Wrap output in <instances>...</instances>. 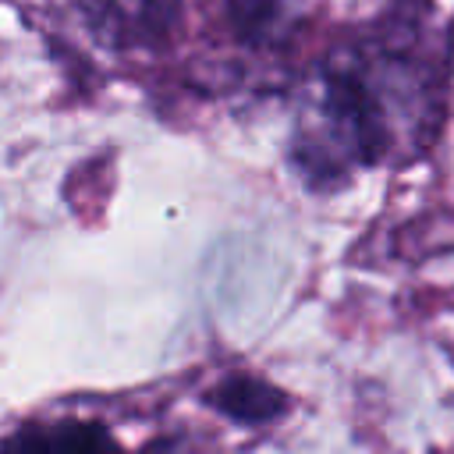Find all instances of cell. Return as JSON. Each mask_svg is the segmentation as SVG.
<instances>
[{"label":"cell","mask_w":454,"mask_h":454,"mask_svg":"<svg viewBox=\"0 0 454 454\" xmlns=\"http://www.w3.org/2000/svg\"><path fill=\"white\" fill-rule=\"evenodd\" d=\"M0 454H128L99 419H35L0 436Z\"/></svg>","instance_id":"6da1fadb"},{"label":"cell","mask_w":454,"mask_h":454,"mask_svg":"<svg viewBox=\"0 0 454 454\" xmlns=\"http://www.w3.org/2000/svg\"><path fill=\"white\" fill-rule=\"evenodd\" d=\"M202 401L220 419L245 426V429L280 422L291 408V394L259 372H227L202 394Z\"/></svg>","instance_id":"7a4b0ae2"},{"label":"cell","mask_w":454,"mask_h":454,"mask_svg":"<svg viewBox=\"0 0 454 454\" xmlns=\"http://www.w3.org/2000/svg\"><path fill=\"white\" fill-rule=\"evenodd\" d=\"M284 14V4L280 0H231V18L238 25V32L252 35V39H262Z\"/></svg>","instance_id":"3957f363"},{"label":"cell","mask_w":454,"mask_h":454,"mask_svg":"<svg viewBox=\"0 0 454 454\" xmlns=\"http://www.w3.org/2000/svg\"><path fill=\"white\" fill-rule=\"evenodd\" d=\"M138 454H192V443H188V436H181V433H160V436H153Z\"/></svg>","instance_id":"277c9868"}]
</instances>
